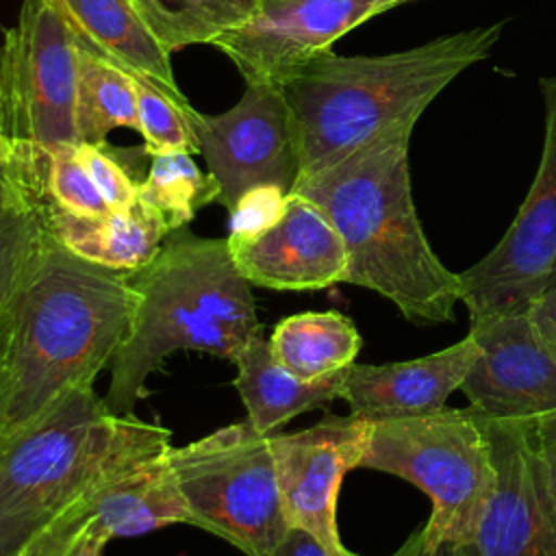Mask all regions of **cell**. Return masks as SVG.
I'll return each mask as SVG.
<instances>
[{
    "mask_svg": "<svg viewBox=\"0 0 556 556\" xmlns=\"http://www.w3.org/2000/svg\"><path fill=\"white\" fill-rule=\"evenodd\" d=\"M76 156L87 169L89 178L102 193L104 202L109 208L119 211L128 208L130 204L137 202L139 195V182L130 178L126 167L113 156V150L106 148L104 143H78L76 146Z\"/></svg>",
    "mask_w": 556,
    "mask_h": 556,
    "instance_id": "83f0119b",
    "label": "cell"
},
{
    "mask_svg": "<svg viewBox=\"0 0 556 556\" xmlns=\"http://www.w3.org/2000/svg\"><path fill=\"white\" fill-rule=\"evenodd\" d=\"M361 334L337 311L298 313L278 321L269 337L274 356L295 376L317 380L356 363Z\"/></svg>",
    "mask_w": 556,
    "mask_h": 556,
    "instance_id": "7402d4cb",
    "label": "cell"
},
{
    "mask_svg": "<svg viewBox=\"0 0 556 556\" xmlns=\"http://www.w3.org/2000/svg\"><path fill=\"white\" fill-rule=\"evenodd\" d=\"M504 22L443 35L421 46L306 63L278 89L285 98L300 178L317 174L393 126L415 128L421 113L456 76L489 59Z\"/></svg>",
    "mask_w": 556,
    "mask_h": 556,
    "instance_id": "3957f363",
    "label": "cell"
},
{
    "mask_svg": "<svg viewBox=\"0 0 556 556\" xmlns=\"http://www.w3.org/2000/svg\"><path fill=\"white\" fill-rule=\"evenodd\" d=\"M9 337H11L9 311L0 306V354H4V358H7V350H9Z\"/></svg>",
    "mask_w": 556,
    "mask_h": 556,
    "instance_id": "d590c367",
    "label": "cell"
},
{
    "mask_svg": "<svg viewBox=\"0 0 556 556\" xmlns=\"http://www.w3.org/2000/svg\"><path fill=\"white\" fill-rule=\"evenodd\" d=\"M369 421L358 467L393 473L430 497L428 543H469L495 482L486 419L469 406Z\"/></svg>",
    "mask_w": 556,
    "mask_h": 556,
    "instance_id": "8992f818",
    "label": "cell"
},
{
    "mask_svg": "<svg viewBox=\"0 0 556 556\" xmlns=\"http://www.w3.org/2000/svg\"><path fill=\"white\" fill-rule=\"evenodd\" d=\"M393 556H471L465 543H428L421 530H415Z\"/></svg>",
    "mask_w": 556,
    "mask_h": 556,
    "instance_id": "836d02e7",
    "label": "cell"
},
{
    "mask_svg": "<svg viewBox=\"0 0 556 556\" xmlns=\"http://www.w3.org/2000/svg\"><path fill=\"white\" fill-rule=\"evenodd\" d=\"M76 41L126 74L156 85L180 106L189 100L178 89L169 54L152 37L130 0H52Z\"/></svg>",
    "mask_w": 556,
    "mask_h": 556,
    "instance_id": "ac0fdd59",
    "label": "cell"
},
{
    "mask_svg": "<svg viewBox=\"0 0 556 556\" xmlns=\"http://www.w3.org/2000/svg\"><path fill=\"white\" fill-rule=\"evenodd\" d=\"M9 406H11V382L4 354H0V439L9 428Z\"/></svg>",
    "mask_w": 556,
    "mask_h": 556,
    "instance_id": "e575fe53",
    "label": "cell"
},
{
    "mask_svg": "<svg viewBox=\"0 0 556 556\" xmlns=\"http://www.w3.org/2000/svg\"><path fill=\"white\" fill-rule=\"evenodd\" d=\"M539 85L545 135L532 187L497 245L458 274L471 324L528 313L556 285V76Z\"/></svg>",
    "mask_w": 556,
    "mask_h": 556,
    "instance_id": "9c48e42d",
    "label": "cell"
},
{
    "mask_svg": "<svg viewBox=\"0 0 556 556\" xmlns=\"http://www.w3.org/2000/svg\"><path fill=\"white\" fill-rule=\"evenodd\" d=\"M413 0H258L254 13L219 35V48L245 85L280 87L332 43L371 17Z\"/></svg>",
    "mask_w": 556,
    "mask_h": 556,
    "instance_id": "30bf717a",
    "label": "cell"
},
{
    "mask_svg": "<svg viewBox=\"0 0 556 556\" xmlns=\"http://www.w3.org/2000/svg\"><path fill=\"white\" fill-rule=\"evenodd\" d=\"M43 182L50 202L65 213L96 217L111 211L102 193L89 178L87 169L78 161L76 146H61L48 150Z\"/></svg>",
    "mask_w": 556,
    "mask_h": 556,
    "instance_id": "4316f807",
    "label": "cell"
},
{
    "mask_svg": "<svg viewBox=\"0 0 556 556\" xmlns=\"http://www.w3.org/2000/svg\"><path fill=\"white\" fill-rule=\"evenodd\" d=\"M217 195L219 187L215 178L208 172H200L189 152L152 156L148 176L139 182V200L163 219L169 232L185 228Z\"/></svg>",
    "mask_w": 556,
    "mask_h": 556,
    "instance_id": "d4e9b609",
    "label": "cell"
},
{
    "mask_svg": "<svg viewBox=\"0 0 556 556\" xmlns=\"http://www.w3.org/2000/svg\"><path fill=\"white\" fill-rule=\"evenodd\" d=\"M167 428L115 415L76 389L0 439V556H48L85 523L91 497L167 452Z\"/></svg>",
    "mask_w": 556,
    "mask_h": 556,
    "instance_id": "6da1fadb",
    "label": "cell"
},
{
    "mask_svg": "<svg viewBox=\"0 0 556 556\" xmlns=\"http://www.w3.org/2000/svg\"><path fill=\"white\" fill-rule=\"evenodd\" d=\"M109 541L111 536L93 519H89L67 543L48 556H102Z\"/></svg>",
    "mask_w": 556,
    "mask_h": 556,
    "instance_id": "1f68e13d",
    "label": "cell"
},
{
    "mask_svg": "<svg viewBox=\"0 0 556 556\" xmlns=\"http://www.w3.org/2000/svg\"><path fill=\"white\" fill-rule=\"evenodd\" d=\"M132 304L128 271L89 263L52 239L37 274L7 308V430L28 424L70 391L93 389L128 330Z\"/></svg>",
    "mask_w": 556,
    "mask_h": 556,
    "instance_id": "5b68a950",
    "label": "cell"
},
{
    "mask_svg": "<svg viewBox=\"0 0 556 556\" xmlns=\"http://www.w3.org/2000/svg\"><path fill=\"white\" fill-rule=\"evenodd\" d=\"M276 556H361V554H354L348 547L343 552H332L304 528L291 526L285 539L280 541Z\"/></svg>",
    "mask_w": 556,
    "mask_h": 556,
    "instance_id": "d6a6232c",
    "label": "cell"
},
{
    "mask_svg": "<svg viewBox=\"0 0 556 556\" xmlns=\"http://www.w3.org/2000/svg\"><path fill=\"white\" fill-rule=\"evenodd\" d=\"M78 46L52 0H24L0 41V135L43 150L78 146Z\"/></svg>",
    "mask_w": 556,
    "mask_h": 556,
    "instance_id": "ba28073f",
    "label": "cell"
},
{
    "mask_svg": "<svg viewBox=\"0 0 556 556\" xmlns=\"http://www.w3.org/2000/svg\"><path fill=\"white\" fill-rule=\"evenodd\" d=\"M530 434L541 458L549 491L556 500V410L530 419Z\"/></svg>",
    "mask_w": 556,
    "mask_h": 556,
    "instance_id": "f546056e",
    "label": "cell"
},
{
    "mask_svg": "<svg viewBox=\"0 0 556 556\" xmlns=\"http://www.w3.org/2000/svg\"><path fill=\"white\" fill-rule=\"evenodd\" d=\"M137 96L139 132L143 137V152L156 156L163 152H200L198 137L191 124L193 106L185 109L165 91L146 78L128 74Z\"/></svg>",
    "mask_w": 556,
    "mask_h": 556,
    "instance_id": "484cf974",
    "label": "cell"
},
{
    "mask_svg": "<svg viewBox=\"0 0 556 556\" xmlns=\"http://www.w3.org/2000/svg\"><path fill=\"white\" fill-rule=\"evenodd\" d=\"M526 315H528L536 337L543 341V345L556 358V285H552L545 293H541L532 302V306L528 308Z\"/></svg>",
    "mask_w": 556,
    "mask_h": 556,
    "instance_id": "4dcf8cb0",
    "label": "cell"
},
{
    "mask_svg": "<svg viewBox=\"0 0 556 556\" xmlns=\"http://www.w3.org/2000/svg\"><path fill=\"white\" fill-rule=\"evenodd\" d=\"M237 367L235 389L239 391L248 421L258 434H274L276 428L295 415L326 406L339 397L343 371L304 380L289 371L271 352L269 339L252 337L232 358Z\"/></svg>",
    "mask_w": 556,
    "mask_h": 556,
    "instance_id": "d6986e66",
    "label": "cell"
},
{
    "mask_svg": "<svg viewBox=\"0 0 556 556\" xmlns=\"http://www.w3.org/2000/svg\"><path fill=\"white\" fill-rule=\"evenodd\" d=\"M369 430V419L350 413L267 437L289 526L304 528L332 552L345 549L337 528L339 489L345 473L361 465Z\"/></svg>",
    "mask_w": 556,
    "mask_h": 556,
    "instance_id": "4fadbf2b",
    "label": "cell"
},
{
    "mask_svg": "<svg viewBox=\"0 0 556 556\" xmlns=\"http://www.w3.org/2000/svg\"><path fill=\"white\" fill-rule=\"evenodd\" d=\"M200 154L219 187L217 202L230 213L256 187L291 193L300 176L289 113L278 87L248 85L243 98L219 115L191 117Z\"/></svg>",
    "mask_w": 556,
    "mask_h": 556,
    "instance_id": "8fae6325",
    "label": "cell"
},
{
    "mask_svg": "<svg viewBox=\"0 0 556 556\" xmlns=\"http://www.w3.org/2000/svg\"><path fill=\"white\" fill-rule=\"evenodd\" d=\"M478 356L458 391L486 419L530 421L556 410V358L526 313L471 324Z\"/></svg>",
    "mask_w": 556,
    "mask_h": 556,
    "instance_id": "5bb4252c",
    "label": "cell"
},
{
    "mask_svg": "<svg viewBox=\"0 0 556 556\" xmlns=\"http://www.w3.org/2000/svg\"><path fill=\"white\" fill-rule=\"evenodd\" d=\"M161 48L172 54L193 43H213L243 24L258 0H130Z\"/></svg>",
    "mask_w": 556,
    "mask_h": 556,
    "instance_id": "cb8c5ba5",
    "label": "cell"
},
{
    "mask_svg": "<svg viewBox=\"0 0 556 556\" xmlns=\"http://www.w3.org/2000/svg\"><path fill=\"white\" fill-rule=\"evenodd\" d=\"M48 150L0 135V306L9 308L37 274L50 241L43 172Z\"/></svg>",
    "mask_w": 556,
    "mask_h": 556,
    "instance_id": "e0dca14e",
    "label": "cell"
},
{
    "mask_svg": "<svg viewBox=\"0 0 556 556\" xmlns=\"http://www.w3.org/2000/svg\"><path fill=\"white\" fill-rule=\"evenodd\" d=\"M486 419V417H484ZM495 482L467 545L471 556H556V500L530 421L486 419Z\"/></svg>",
    "mask_w": 556,
    "mask_h": 556,
    "instance_id": "7c38bea8",
    "label": "cell"
},
{
    "mask_svg": "<svg viewBox=\"0 0 556 556\" xmlns=\"http://www.w3.org/2000/svg\"><path fill=\"white\" fill-rule=\"evenodd\" d=\"M410 126H393L300 178L291 193L311 200L339 232L348 254L343 282L387 298L410 324H447L463 289L421 228L410 189Z\"/></svg>",
    "mask_w": 556,
    "mask_h": 556,
    "instance_id": "7a4b0ae2",
    "label": "cell"
},
{
    "mask_svg": "<svg viewBox=\"0 0 556 556\" xmlns=\"http://www.w3.org/2000/svg\"><path fill=\"white\" fill-rule=\"evenodd\" d=\"M135 291L128 330L111 361L102 397L115 415H135L148 378L178 350L222 358L261 334L250 282L237 269L228 239L172 230L154 258L128 271Z\"/></svg>",
    "mask_w": 556,
    "mask_h": 556,
    "instance_id": "277c9868",
    "label": "cell"
},
{
    "mask_svg": "<svg viewBox=\"0 0 556 556\" xmlns=\"http://www.w3.org/2000/svg\"><path fill=\"white\" fill-rule=\"evenodd\" d=\"M48 224L54 239L76 256L117 271H135L148 265L165 237L163 219L139 200L128 208L104 215H72L48 204Z\"/></svg>",
    "mask_w": 556,
    "mask_h": 556,
    "instance_id": "ffe728a7",
    "label": "cell"
},
{
    "mask_svg": "<svg viewBox=\"0 0 556 556\" xmlns=\"http://www.w3.org/2000/svg\"><path fill=\"white\" fill-rule=\"evenodd\" d=\"M478 356L471 334L434 354L382 363H352L341 382L339 397L350 413L365 419L410 417L445 408L447 397L460 389Z\"/></svg>",
    "mask_w": 556,
    "mask_h": 556,
    "instance_id": "2e32d148",
    "label": "cell"
},
{
    "mask_svg": "<svg viewBox=\"0 0 556 556\" xmlns=\"http://www.w3.org/2000/svg\"><path fill=\"white\" fill-rule=\"evenodd\" d=\"M280 187H256L248 191L230 213V235H250L269 226L287 202Z\"/></svg>",
    "mask_w": 556,
    "mask_h": 556,
    "instance_id": "f1b7e54d",
    "label": "cell"
},
{
    "mask_svg": "<svg viewBox=\"0 0 556 556\" xmlns=\"http://www.w3.org/2000/svg\"><path fill=\"white\" fill-rule=\"evenodd\" d=\"M241 276L274 291H317L343 282L345 245L330 219L306 198L289 193L280 215L250 235H230Z\"/></svg>",
    "mask_w": 556,
    "mask_h": 556,
    "instance_id": "9a60e30c",
    "label": "cell"
},
{
    "mask_svg": "<svg viewBox=\"0 0 556 556\" xmlns=\"http://www.w3.org/2000/svg\"><path fill=\"white\" fill-rule=\"evenodd\" d=\"M169 450L104 484L87 504L83 523L93 519L111 539L189 523V508L174 476Z\"/></svg>",
    "mask_w": 556,
    "mask_h": 556,
    "instance_id": "44dd1931",
    "label": "cell"
},
{
    "mask_svg": "<svg viewBox=\"0 0 556 556\" xmlns=\"http://www.w3.org/2000/svg\"><path fill=\"white\" fill-rule=\"evenodd\" d=\"M267 437L239 421L169 450L189 523L226 539L245 556H276L291 528Z\"/></svg>",
    "mask_w": 556,
    "mask_h": 556,
    "instance_id": "52a82bcc",
    "label": "cell"
},
{
    "mask_svg": "<svg viewBox=\"0 0 556 556\" xmlns=\"http://www.w3.org/2000/svg\"><path fill=\"white\" fill-rule=\"evenodd\" d=\"M78 46L76 74V132L78 143H104L113 128L126 126L139 130L137 96L130 76Z\"/></svg>",
    "mask_w": 556,
    "mask_h": 556,
    "instance_id": "603a6c76",
    "label": "cell"
}]
</instances>
